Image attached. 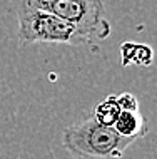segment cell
Here are the masks:
<instances>
[{"label": "cell", "instance_id": "1", "mask_svg": "<svg viewBox=\"0 0 157 159\" xmlns=\"http://www.w3.org/2000/svg\"><path fill=\"white\" fill-rule=\"evenodd\" d=\"M134 143L119 136L114 127L100 126L94 117L72 124L62 132V146L82 159H119Z\"/></svg>", "mask_w": 157, "mask_h": 159}, {"label": "cell", "instance_id": "2", "mask_svg": "<svg viewBox=\"0 0 157 159\" xmlns=\"http://www.w3.org/2000/svg\"><path fill=\"white\" fill-rule=\"evenodd\" d=\"M33 8L49 12L75 29L82 42L104 40L110 35L104 0H22Z\"/></svg>", "mask_w": 157, "mask_h": 159}, {"label": "cell", "instance_id": "3", "mask_svg": "<svg viewBox=\"0 0 157 159\" xmlns=\"http://www.w3.org/2000/svg\"><path fill=\"white\" fill-rule=\"evenodd\" d=\"M19 40L28 44H84L74 27L49 12L22 2L19 8Z\"/></svg>", "mask_w": 157, "mask_h": 159}, {"label": "cell", "instance_id": "4", "mask_svg": "<svg viewBox=\"0 0 157 159\" xmlns=\"http://www.w3.org/2000/svg\"><path fill=\"white\" fill-rule=\"evenodd\" d=\"M112 127L119 136L127 137V139H134V141L146 136L147 131H149L146 117L139 111L137 112H120Z\"/></svg>", "mask_w": 157, "mask_h": 159}, {"label": "cell", "instance_id": "5", "mask_svg": "<svg viewBox=\"0 0 157 159\" xmlns=\"http://www.w3.org/2000/svg\"><path fill=\"white\" fill-rule=\"evenodd\" d=\"M120 59L122 66H150L154 62V50L147 44L137 42H124L120 45Z\"/></svg>", "mask_w": 157, "mask_h": 159}, {"label": "cell", "instance_id": "6", "mask_svg": "<svg viewBox=\"0 0 157 159\" xmlns=\"http://www.w3.org/2000/svg\"><path fill=\"white\" fill-rule=\"evenodd\" d=\"M119 114H120V109H119V106L116 102V96H109V97H105L102 102L97 104L95 112L92 117H94L100 126L112 127L117 121Z\"/></svg>", "mask_w": 157, "mask_h": 159}, {"label": "cell", "instance_id": "7", "mask_svg": "<svg viewBox=\"0 0 157 159\" xmlns=\"http://www.w3.org/2000/svg\"><path fill=\"white\" fill-rule=\"evenodd\" d=\"M116 102L120 112H137L139 111V99L130 92H124L116 96Z\"/></svg>", "mask_w": 157, "mask_h": 159}]
</instances>
